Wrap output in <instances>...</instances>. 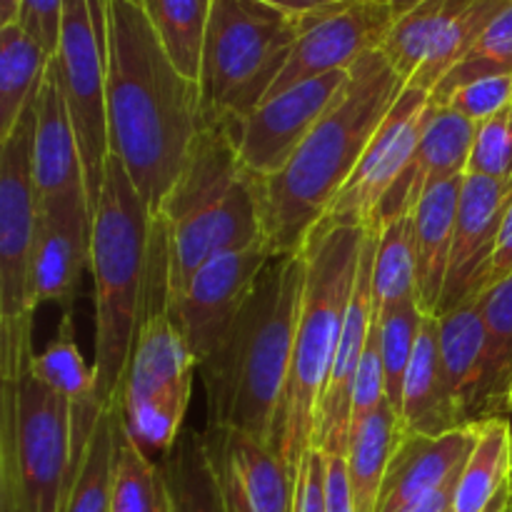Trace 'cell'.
Returning <instances> with one entry per match:
<instances>
[{
	"label": "cell",
	"instance_id": "6da1fadb",
	"mask_svg": "<svg viewBox=\"0 0 512 512\" xmlns=\"http://www.w3.org/2000/svg\"><path fill=\"white\" fill-rule=\"evenodd\" d=\"M105 113L110 155L158 215L205 120L200 85L175 68L148 13L130 0L108 8Z\"/></svg>",
	"mask_w": 512,
	"mask_h": 512
},
{
	"label": "cell",
	"instance_id": "7a4b0ae2",
	"mask_svg": "<svg viewBox=\"0 0 512 512\" xmlns=\"http://www.w3.org/2000/svg\"><path fill=\"white\" fill-rule=\"evenodd\" d=\"M405 88L383 50H370L350 68L343 93L290 163L270 178H250L270 253H303Z\"/></svg>",
	"mask_w": 512,
	"mask_h": 512
},
{
	"label": "cell",
	"instance_id": "3957f363",
	"mask_svg": "<svg viewBox=\"0 0 512 512\" xmlns=\"http://www.w3.org/2000/svg\"><path fill=\"white\" fill-rule=\"evenodd\" d=\"M305 290V258L270 255L238 318L198 365L205 428H228L268 443L288 383Z\"/></svg>",
	"mask_w": 512,
	"mask_h": 512
},
{
	"label": "cell",
	"instance_id": "277c9868",
	"mask_svg": "<svg viewBox=\"0 0 512 512\" xmlns=\"http://www.w3.org/2000/svg\"><path fill=\"white\" fill-rule=\"evenodd\" d=\"M363 243V228L318 225L303 248V305L288 383L270 438V448L283 460L293 480L298 478L305 453L315 448L320 400L340 348Z\"/></svg>",
	"mask_w": 512,
	"mask_h": 512
},
{
	"label": "cell",
	"instance_id": "5b68a950",
	"mask_svg": "<svg viewBox=\"0 0 512 512\" xmlns=\"http://www.w3.org/2000/svg\"><path fill=\"white\" fill-rule=\"evenodd\" d=\"M153 250V213L120 158L108 155L93 210L90 270L95 280V380L103 408L120 403Z\"/></svg>",
	"mask_w": 512,
	"mask_h": 512
},
{
	"label": "cell",
	"instance_id": "8992f818",
	"mask_svg": "<svg viewBox=\"0 0 512 512\" xmlns=\"http://www.w3.org/2000/svg\"><path fill=\"white\" fill-rule=\"evenodd\" d=\"M153 218L168 233L170 300L208 260L265 240L253 180L233 138L213 125L195 135L178 180Z\"/></svg>",
	"mask_w": 512,
	"mask_h": 512
},
{
	"label": "cell",
	"instance_id": "52a82bcc",
	"mask_svg": "<svg viewBox=\"0 0 512 512\" xmlns=\"http://www.w3.org/2000/svg\"><path fill=\"white\" fill-rule=\"evenodd\" d=\"M170 255L168 233L153 218V250L145 283L133 353L120 393V413L135 443L165 455L185 428L198 360L168 313Z\"/></svg>",
	"mask_w": 512,
	"mask_h": 512
},
{
	"label": "cell",
	"instance_id": "ba28073f",
	"mask_svg": "<svg viewBox=\"0 0 512 512\" xmlns=\"http://www.w3.org/2000/svg\"><path fill=\"white\" fill-rule=\"evenodd\" d=\"M298 35V15L265 0H213L198 78L205 125L233 138L278 83Z\"/></svg>",
	"mask_w": 512,
	"mask_h": 512
},
{
	"label": "cell",
	"instance_id": "9c48e42d",
	"mask_svg": "<svg viewBox=\"0 0 512 512\" xmlns=\"http://www.w3.org/2000/svg\"><path fill=\"white\" fill-rule=\"evenodd\" d=\"M70 403L30 368L3 383L0 512H63L73 490Z\"/></svg>",
	"mask_w": 512,
	"mask_h": 512
},
{
	"label": "cell",
	"instance_id": "30bf717a",
	"mask_svg": "<svg viewBox=\"0 0 512 512\" xmlns=\"http://www.w3.org/2000/svg\"><path fill=\"white\" fill-rule=\"evenodd\" d=\"M35 100L0 143V380H18L33 360L30 270L38 193L33 183Z\"/></svg>",
	"mask_w": 512,
	"mask_h": 512
},
{
	"label": "cell",
	"instance_id": "8fae6325",
	"mask_svg": "<svg viewBox=\"0 0 512 512\" xmlns=\"http://www.w3.org/2000/svg\"><path fill=\"white\" fill-rule=\"evenodd\" d=\"M108 8L110 0H65L53 63L68 103L83 160L90 210H95L108 163Z\"/></svg>",
	"mask_w": 512,
	"mask_h": 512
},
{
	"label": "cell",
	"instance_id": "7c38bea8",
	"mask_svg": "<svg viewBox=\"0 0 512 512\" xmlns=\"http://www.w3.org/2000/svg\"><path fill=\"white\" fill-rule=\"evenodd\" d=\"M435 105L430 103V93L425 90L408 88L390 108L388 118L373 135L365 148L363 158L355 165L353 175L343 190L338 193L335 203L325 213L318 225H355L368 230L378 213L385 195L393 190L403 170L408 168L420 138H423L428 120Z\"/></svg>",
	"mask_w": 512,
	"mask_h": 512
},
{
	"label": "cell",
	"instance_id": "4fadbf2b",
	"mask_svg": "<svg viewBox=\"0 0 512 512\" xmlns=\"http://www.w3.org/2000/svg\"><path fill=\"white\" fill-rule=\"evenodd\" d=\"M393 23L390 0H345L298 15L300 35L268 98L318 75L350 70L365 53L383 48Z\"/></svg>",
	"mask_w": 512,
	"mask_h": 512
},
{
	"label": "cell",
	"instance_id": "5bb4252c",
	"mask_svg": "<svg viewBox=\"0 0 512 512\" xmlns=\"http://www.w3.org/2000/svg\"><path fill=\"white\" fill-rule=\"evenodd\" d=\"M350 70L318 75L265 98L240 123L233 143L250 178L280 173L348 85Z\"/></svg>",
	"mask_w": 512,
	"mask_h": 512
},
{
	"label": "cell",
	"instance_id": "9a60e30c",
	"mask_svg": "<svg viewBox=\"0 0 512 512\" xmlns=\"http://www.w3.org/2000/svg\"><path fill=\"white\" fill-rule=\"evenodd\" d=\"M270 255L273 253L265 240L250 248L218 255L190 278L178 298L170 300V318L183 333L198 365L213 353L215 345L238 318Z\"/></svg>",
	"mask_w": 512,
	"mask_h": 512
},
{
	"label": "cell",
	"instance_id": "2e32d148",
	"mask_svg": "<svg viewBox=\"0 0 512 512\" xmlns=\"http://www.w3.org/2000/svg\"><path fill=\"white\" fill-rule=\"evenodd\" d=\"M93 210L85 188L38 203L30 298L33 305L53 303L73 310L83 270L90 265Z\"/></svg>",
	"mask_w": 512,
	"mask_h": 512
},
{
	"label": "cell",
	"instance_id": "e0dca14e",
	"mask_svg": "<svg viewBox=\"0 0 512 512\" xmlns=\"http://www.w3.org/2000/svg\"><path fill=\"white\" fill-rule=\"evenodd\" d=\"M510 203L512 180L465 175L438 318L460 305L475 303L485 293L495 243Z\"/></svg>",
	"mask_w": 512,
	"mask_h": 512
},
{
	"label": "cell",
	"instance_id": "ac0fdd59",
	"mask_svg": "<svg viewBox=\"0 0 512 512\" xmlns=\"http://www.w3.org/2000/svg\"><path fill=\"white\" fill-rule=\"evenodd\" d=\"M380 235V233H378ZM378 235L365 233L363 250H360L358 275L350 295L348 313H345L340 348L335 363L330 368L328 385L318 410V428H315V450L323 455H348L350 423H353V390L358 378L360 358L365 343L373 330L375 305H373V263L378 250Z\"/></svg>",
	"mask_w": 512,
	"mask_h": 512
},
{
	"label": "cell",
	"instance_id": "d6986e66",
	"mask_svg": "<svg viewBox=\"0 0 512 512\" xmlns=\"http://www.w3.org/2000/svg\"><path fill=\"white\" fill-rule=\"evenodd\" d=\"M203 443L228 512H293L295 480L268 443L228 428H205Z\"/></svg>",
	"mask_w": 512,
	"mask_h": 512
},
{
	"label": "cell",
	"instance_id": "ffe728a7",
	"mask_svg": "<svg viewBox=\"0 0 512 512\" xmlns=\"http://www.w3.org/2000/svg\"><path fill=\"white\" fill-rule=\"evenodd\" d=\"M475 133H478V125L473 120H468L448 105H443V108L435 105L428 128H425L408 168L403 170L393 190L385 195L365 233L378 235L383 225L413 213L415 205L433 188L448 183V180L465 178Z\"/></svg>",
	"mask_w": 512,
	"mask_h": 512
},
{
	"label": "cell",
	"instance_id": "44dd1931",
	"mask_svg": "<svg viewBox=\"0 0 512 512\" xmlns=\"http://www.w3.org/2000/svg\"><path fill=\"white\" fill-rule=\"evenodd\" d=\"M478 435L480 425L453 430L438 438L403 435L380 490L378 512H408L450 483L473 453Z\"/></svg>",
	"mask_w": 512,
	"mask_h": 512
},
{
	"label": "cell",
	"instance_id": "7402d4cb",
	"mask_svg": "<svg viewBox=\"0 0 512 512\" xmlns=\"http://www.w3.org/2000/svg\"><path fill=\"white\" fill-rule=\"evenodd\" d=\"M440 358L450 398L463 428L483 425L493 420L490 410L488 358H485L483 315L478 303H465L438 318Z\"/></svg>",
	"mask_w": 512,
	"mask_h": 512
},
{
	"label": "cell",
	"instance_id": "603a6c76",
	"mask_svg": "<svg viewBox=\"0 0 512 512\" xmlns=\"http://www.w3.org/2000/svg\"><path fill=\"white\" fill-rule=\"evenodd\" d=\"M33 183L38 203L58 198L75 188H85L78 138H75L73 120H70V110L53 60H50L48 73L35 95Z\"/></svg>",
	"mask_w": 512,
	"mask_h": 512
},
{
	"label": "cell",
	"instance_id": "cb8c5ba5",
	"mask_svg": "<svg viewBox=\"0 0 512 512\" xmlns=\"http://www.w3.org/2000/svg\"><path fill=\"white\" fill-rule=\"evenodd\" d=\"M463 185L465 178L448 180L430 190L413 210L415 300L428 318H438L440 313Z\"/></svg>",
	"mask_w": 512,
	"mask_h": 512
},
{
	"label": "cell",
	"instance_id": "d4e9b609",
	"mask_svg": "<svg viewBox=\"0 0 512 512\" xmlns=\"http://www.w3.org/2000/svg\"><path fill=\"white\" fill-rule=\"evenodd\" d=\"M460 428L463 425L455 413L448 380H445L443 358H440L438 318L425 315L413 360H410L408 375H405L403 405H400L398 415L400 438L403 435L438 438V435L453 433Z\"/></svg>",
	"mask_w": 512,
	"mask_h": 512
},
{
	"label": "cell",
	"instance_id": "484cf974",
	"mask_svg": "<svg viewBox=\"0 0 512 512\" xmlns=\"http://www.w3.org/2000/svg\"><path fill=\"white\" fill-rule=\"evenodd\" d=\"M398 443V415L390 403L380 405L365 423H360L350 433L345 463H348L355 512H378L380 490H383Z\"/></svg>",
	"mask_w": 512,
	"mask_h": 512
},
{
	"label": "cell",
	"instance_id": "4316f807",
	"mask_svg": "<svg viewBox=\"0 0 512 512\" xmlns=\"http://www.w3.org/2000/svg\"><path fill=\"white\" fill-rule=\"evenodd\" d=\"M158 468L168 488L170 512H228L203 433L183 428L173 448L160 455Z\"/></svg>",
	"mask_w": 512,
	"mask_h": 512
},
{
	"label": "cell",
	"instance_id": "83f0119b",
	"mask_svg": "<svg viewBox=\"0 0 512 512\" xmlns=\"http://www.w3.org/2000/svg\"><path fill=\"white\" fill-rule=\"evenodd\" d=\"M50 60L18 23L0 25V143L35 100Z\"/></svg>",
	"mask_w": 512,
	"mask_h": 512
},
{
	"label": "cell",
	"instance_id": "f1b7e54d",
	"mask_svg": "<svg viewBox=\"0 0 512 512\" xmlns=\"http://www.w3.org/2000/svg\"><path fill=\"white\" fill-rule=\"evenodd\" d=\"M110 512H170L163 473L128 433L123 413H120V403L113 408Z\"/></svg>",
	"mask_w": 512,
	"mask_h": 512
},
{
	"label": "cell",
	"instance_id": "f546056e",
	"mask_svg": "<svg viewBox=\"0 0 512 512\" xmlns=\"http://www.w3.org/2000/svg\"><path fill=\"white\" fill-rule=\"evenodd\" d=\"M512 483V425L488 420L480 425L478 443L465 460L455 488L453 512H485L500 490Z\"/></svg>",
	"mask_w": 512,
	"mask_h": 512
},
{
	"label": "cell",
	"instance_id": "4dcf8cb0",
	"mask_svg": "<svg viewBox=\"0 0 512 512\" xmlns=\"http://www.w3.org/2000/svg\"><path fill=\"white\" fill-rule=\"evenodd\" d=\"M143 10L175 68L198 83L213 0H145Z\"/></svg>",
	"mask_w": 512,
	"mask_h": 512
},
{
	"label": "cell",
	"instance_id": "1f68e13d",
	"mask_svg": "<svg viewBox=\"0 0 512 512\" xmlns=\"http://www.w3.org/2000/svg\"><path fill=\"white\" fill-rule=\"evenodd\" d=\"M510 3L512 0H470L460 13H455L445 23V28L435 38L433 48H430L428 58L408 85L433 93L435 85L478 45L485 30Z\"/></svg>",
	"mask_w": 512,
	"mask_h": 512
},
{
	"label": "cell",
	"instance_id": "d6a6232c",
	"mask_svg": "<svg viewBox=\"0 0 512 512\" xmlns=\"http://www.w3.org/2000/svg\"><path fill=\"white\" fill-rule=\"evenodd\" d=\"M485 323L490 410L493 420H508L512 410V275L490 285L478 300Z\"/></svg>",
	"mask_w": 512,
	"mask_h": 512
},
{
	"label": "cell",
	"instance_id": "836d02e7",
	"mask_svg": "<svg viewBox=\"0 0 512 512\" xmlns=\"http://www.w3.org/2000/svg\"><path fill=\"white\" fill-rule=\"evenodd\" d=\"M468 3L470 0H423L408 13L395 18L380 50L405 83L415 78L445 23Z\"/></svg>",
	"mask_w": 512,
	"mask_h": 512
},
{
	"label": "cell",
	"instance_id": "e575fe53",
	"mask_svg": "<svg viewBox=\"0 0 512 512\" xmlns=\"http://www.w3.org/2000/svg\"><path fill=\"white\" fill-rule=\"evenodd\" d=\"M30 373L45 388L68 400L70 405L98 400V380H95L93 365H88V360L75 345L73 310H65L58 330H55V338L40 353L33 355Z\"/></svg>",
	"mask_w": 512,
	"mask_h": 512
},
{
	"label": "cell",
	"instance_id": "d590c367",
	"mask_svg": "<svg viewBox=\"0 0 512 512\" xmlns=\"http://www.w3.org/2000/svg\"><path fill=\"white\" fill-rule=\"evenodd\" d=\"M415 298V235L413 213L383 225L373 263L375 315Z\"/></svg>",
	"mask_w": 512,
	"mask_h": 512
},
{
	"label": "cell",
	"instance_id": "8d00e7d4",
	"mask_svg": "<svg viewBox=\"0 0 512 512\" xmlns=\"http://www.w3.org/2000/svg\"><path fill=\"white\" fill-rule=\"evenodd\" d=\"M498 75H512V3L493 20L478 45L435 85L430 103L443 108L460 88Z\"/></svg>",
	"mask_w": 512,
	"mask_h": 512
},
{
	"label": "cell",
	"instance_id": "74e56055",
	"mask_svg": "<svg viewBox=\"0 0 512 512\" xmlns=\"http://www.w3.org/2000/svg\"><path fill=\"white\" fill-rule=\"evenodd\" d=\"M375 318H378L380 323V350H383L388 403L393 405L395 415H400L405 375H408L410 360H413L415 343H418L425 315L423 310L418 308V300L410 298L405 300V303L395 305L388 313L375 315Z\"/></svg>",
	"mask_w": 512,
	"mask_h": 512
},
{
	"label": "cell",
	"instance_id": "f35d334b",
	"mask_svg": "<svg viewBox=\"0 0 512 512\" xmlns=\"http://www.w3.org/2000/svg\"><path fill=\"white\" fill-rule=\"evenodd\" d=\"M115 408V405H113ZM113 408H103L88 453L63 512H110L113 488Z\"/></svg>",
	"mask_w": 512,
	"mask_h": 512
},
{
	"label": "cell",
	"instance_id": "ab89813d",
	"mask_svg": "<svg viewBox=\"0 0 512 512\" xmlns=\"http://www.w3.org/2000/svg\"><path fill=\"white\" fill-rule=\"evenodd\" d=\"M468 175L512 180V105L478 125Z\"/></svg>",
	"mask_w": 512,
	"mask_h": 512
},
{
	"label": "cell",
	"instance_id": "60d3db41",
	"mask_svg": "<svg viewBox=\"0 0 512 512\" xmlns=\"http://www.w3.org/2000/svg\"><path fill=\"white\" fill-rule=\"evenodd\" d=\"M512 105V75H498V78H483L465 85L450 98L448 108L458 110L475 125L485 123L500 110Z\"/></svg>",
	"mask_w": 512,
	"mask_h": 512
},
{
	"label": "cell",
	"instance_id": "b9f144b4",
	"mask_svg": "<svg viewBox=\"0 0 512 512\" xmlns=\"http://www.w3.org/2000/svg\"><path fill=\"white\" fill-rule=\"evenodd\" d=\"M63 3L65 0H20L18 20H15L50 58H55L60 45Z\"/></svg>",
	"mask_w": 512,
	"mask_h": 512
},
{
	"label": "cell",
	"instance_id": "7bdbcfd3",
	"mask_svg": "<svg viewBox=\"0 0 512 512\" xmlns=\"http://www.w3.org/2000/svg\"><path fill=\"white\" fill-rule=\"evenodd\" d=\"M293 512H325V455L315 448L300 463Z\"/></svg>",
	"mask_w": 512,
	"mask_h": 512
},
{
	"label": "cell",
	"instance_id": "ee69618b",
	"mask_svg": "<svg viewBox=\"0 0 512 512\" xmlns=\"http://www.w3.org/2000/svg\"><path fill=\"white\" fill-rule=\"evenodd\" d=\"M510 275H512V203L508 205V210H505L503 225H500L498 243H495L493 263H490V273H488V288L490 285L500 283V280L510 278Z\"/></svg>",
	"mask_w": 512,
	"mask_h": 512
},
{
	"label": "cell",
	"instance_id": "f6af8a7d",
	"mask_svg": "<svg viewBox=\"0 0 512 512\" xmlns=\"http://www.w3.org/2000/svg\"><path fill=\"white\" fill-rule=\"evenodd\" d=\"M460 473H463V470H460ZM460 473L455 475L450 483H445L443 488L435 490L430 498H425L423 503H418L415 508H410L408 512H448L450 508H453V498H455V488H458Z\"/></svg>",
	"mask_w": 512,
	"mask_h": 512
},
{
	"label": "cell",
	"instance_id": "bcb514c9",
	"mask_svg": "<svg viewBox=\"0 0 512 512\" xmlns=\"http://www.w3.org/2000/svg\"><path fill=\"white\" fill-rule=\"evenodd\" d=\"M265 3L275 5V8H283L290 15H305L318 8H328V5L345 3V0H265Z\"/></svg>",
	"mask_w": 512,
	"mask_h": 512
},
{
	"label": "cell",
	"instance_id": "7dc6e473",
	"mask_svg": "<svg viewBox=\"0 0 512 512\" xmlns=\"http://www.w3.org/2000/svg\"><path fill=\"white\" fill-rule=\"evenodd\" d=\"M20 0H0V25H8L18 20Z\"/></svg>",
	"mask_w": 512,
	"mask_h": 512
},
{
	"label": "cell",
	"instance_id": "c3c4849f",
	"mask_svg": "<svg viewBox=\"0 0 512 512\" xmlns=\"http://www.w3.org/2000/svg\"><path fill=\"white\" fill-rule=\"evenodd\" d=\"M418 3H423V0H390V5H393V13L395 18H400L403 13H408L410 8H415Z\"/></svg>",
	"mask_w": 512,
	"mask_h": 512
},
{
	"label": "cell",
	"instance_id": "681fc988",
	"mask_svg": "<svg viewBox=\"0 0 512 512\" xmlns=\"http://www.w3.org/2000/svg\"><path fill=\"white\" fill-rule=\"evenodd\" d=\"M130 3H135V5H140V8H143V3H145V0H130Z\"/></svg>",
	"mask_w": 512,
	"mask_h": 512
},
{
	"label": "cell",
	"instance_id": "f907efd6",
	"mask_svg": "<svg viewBox=\"0 0 512 512\" xmlns=\"http://www.w3.org/2000/svg\"><path fill=\"white\" fill-rule=\"evenodd\" d=\"M508 420H510V425H512V410H510V418Z\"/></svg>",
	"mask_w": 512,
	"mask_h": 512
},
{
	"label": "cell",
	"instance_id": "816d5d0a",
	"mask_svg": "<svg viewBox=\"0 0 512 512\" xmlns=\"http://www.w3.org/2000/svg\"><path fill=\"white\" fill-rule=\"evenodd\" d=\"M448 512H453V508H450V510H448Z\"/></svg>",
	"mask_w": 512,
	"mask_h": 512
}]
</instances>
